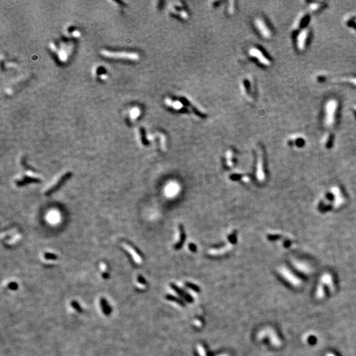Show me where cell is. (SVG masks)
Instances as JSON below:
<instances>
[{
  "mask_svg": "<svg viewBox=\"0 0 356 356\" xmlns=\"http://www.w3.org/2000/svg\"><path fill=\"white\" fill-rule=\"evenodd\" d=\"M338 101L335 98L328 100L324 107V125L327 128L334 127L336 120V115L338 110Z\"/></svg>",
  "mask_w": 356,
  "mask_h": 356,
  "instance_id": "obj_1",
  "label": "cell"
},
{
  "mask_svg": "<svg viewBox=\"0 0 356 356\" xmlns=\"http://www.w3.org/2000/svg\"><path fill=\"white\" fill-rule=\"evenodd\" d=\"M101 54L106 58L124 59L131 61H137L140 58L138 54L135 52H127V51H113L104 50L101 51Z\"/></svg>",
  "mask_w": 356,
  "mask_h": 356,
  "instance_id": "obj_2",
  "label": "cell"
},
{
  "mask_svg": "<svg viewBox=\"0 0 356 356\" xmlns=\"http://www.w3.org/2000/svg\"><path fill=\"white\" fill-rule=\"evenodd\" d=\"M279 271L281 276L293 286L299 287L301 285V280L291 270L287 268V267H281Z\"/></svg>",
  "mask_w": 356,
  "mask_h": 356,
  "instance_id": "obj_3",
  "label": "cell"
},
{
  "mask_svg": "<svg viewBox=\"0 0 356 356\" xmlns=\"http://www.w3.org/2000/svg\"><path fill=\"white\" fill-rule=\"evenodd\" d=\"M309 36V30L307 28H303L298 32L296 36V44L297 49L299 51H303L305 50Z\"/></svg>",
  "mask_w": 356,
  "mask_h": 356,
  "instance_id": "obj_4",
  "label": "cell"
},
{
  "mask_svg": "<svg viewBox=\"0 0 356 356\" xmlns=\"http://www.w3.org/2000/svg\"><path fill=\"white\" fill-rule=\"evenodd\" d=\"M255 25L259 34L265 39H270L271 38L272 32L263 18L259 17L256 18L255 20Z\"/></svg>",
  "mask_w": 356,
  "mask_h": 356,
  "instance_id": "obj_5",
  "label": "cell"
},
{
  "mask_svg": "<svg viewBox=\"0 0 356 356\" xmlns=\"http://www.w3.org/2000/svg\"><path fill=\"white\" fill-rule=\"evenodd\" d=\"M249 54L252 58H255L257 59L258 62L262 64L264 66L269 67L271 65L270 60L268 59V58L263 54L260 49L257 48H252L249 50Z\"/></svg>",
  "mask_w": 356,
  "mask_h": 356,
  "instance_id": "obj_6",
  "label": "cell"
},
{
  "mask_svg": "<svg viewBox=\"0 0 356 356\" xmlns=\"http://www.w3.org/2000/svg\"><path fill=\"white\" fill-rule=\"evenodd\" d=\"M263 156L261 151L258 152V159H257V177L258 180L262 181L265 179V174L263 166Z\"/></svg>",
  "mask_w": 356,
  "mask_h": 356,
  "instance_id": "obj_7",
  "label": "cell"
},
{
  "mask_svg": "<svg viewBox=\"0 0 356 356\" xmlns=\"http://www.w3.org/2000/svg\"><path fill=\"white\" fill-rule=\"evenodd\" d=\"M332 193L334 194V207L335 208H338L340 206L344 204V198L342 195L340 189L337 187H334L331 190Z\"/></svg>",
  "mask_w": 356,
  "mask_h": 356,
  "instance_id": "obj_8",
  "label": "cell"
},
{
  "mask_svg": "<svg viewBox=\"0 0 356 356\" xmlns=\"http://www.w3.org/2000/svg\"><path fill=\"white\" fill-rule=\"evenodd\" d=\"M292 263L295 268L297 269V270L301 272V273L303 274H310L311 273V269L310 266L305 263V262L294 260L292 261Z\"/></svg>",
  "mask_w": 356,
  "mask_h": 356,
  "instance_id": "obj_9",
  "label": "cell"
},
{
  "mask_svg": "<svg viewBox=\"0 0 356 356\" xmlns=\"http://www.w3.org/2000/svg\"><path fill=\"white\" fill-rule=\"evenodd\" d=\"M320 282L324 285L325 286H327L330 290H334V284L333 278H332V276L330 274L325 273L323 274L321 277Z\"/></svg>",
  "mask_w": 356,
  "mask_h": 356,
  "instance_id": "obj_10",
  "label": "cell"
},
{
  "mask_svg": "<svg viewBox=\"0 0 356 356\" xmlns=\"http://www.w3.org/2000/svg\"><path fill=\"white\" fill-rule=\"evenodd\" d=\"M71 176V174L70 172H68V173H67V174H65L64 176H63L62 177L60 178V180H59V181H58L53 187H51V188H50L48 191H47L46 194L49 195L52 193H54V192L57 190L59 187L62 186V184H64V182L66 181L67 179H69Z\"/></svg>",
  "mask_w": 356,
  "mask_h": 356,
  "instance_id": "obj_11",
  "label": "cell"
},
{
  "mask_svg": "<svg viewBox=\"0 0 356 356\" xmlns=\"http://www.w3.org/2000/svg\"><path fill=\"white\" fill-rule=\"evenodd\" d=\"M165 104L168 107H170L172 109H174L175 110H180L183 108V107H184V105H183L181 102L179 100H172L169 98H166L165 99Z\"/></svg>",
  "mask_w": 356,
  "mask_h": 356,
  "instance_id": "obj_12",
  "label": "cell"
},
{
  "mask_svg": "<svg viewBox=\"0 0 356 356\" xmlns=\"http://www.w3.org/2000/svg\"><path fill=\"white\" fill-rule=\"evenodd\" d=\"M305 17H306L305 14H304L303 13H300L297 17V18H296V20H295V21L293 22V25L292 26V28L294 30H297L300 27L301 24L303 22V21L304 20V18H305Z\"/></svg>",
  "mask_w": 356,
  "mask_h": 356,
  "instance_id": "obj_13",
  "label": "cell"
},
{
  "mask_svg": "<svg viewBox=\"0 0 356 356\" xmlns=\"http://www.w3.org/2000/svg\"><path fill=\"white\" fill-rule=\"evenodd\" d=\"M325 293H326L325 286L320 282L316 289V293H315L316 297L318 299H322L325 297Z\"/></svg>",
  "mask_w": 356,
  "mask_h": 356,
  "instance_id": "obj_14",
  "label": "cell"
},
{
  "mask_svg": "<svg viewBox=\"0 0 356 356\" xmlns=\"http://www.w3.org/2000/svg\"><path fill=\"white\" fill-rule=\"evenodd\" d=\"M177 239H176V247H177L181 245V244L182 243L183 240H184V233H183V230L181 227L179 228L178 229V233H177Z\"/></svg>",
  "mask_w": 356,
  "mask_h": 356,
  "instance_id": "obj_15",
  "label": "cell"
},
{
  "mask_svg": "<svg viewBox=\"0 0 356 356\" xmlns=\"http://www.w3.org/2000/svg\"><path fill=\"white\" fill-rule=\"evenodd\" d=\"M140 112L141 111H140V110L139 107H133V108L131 110V112H130L131 118L132 119H137L140 114Z\"/></svg>",
  "mask_w": 356,
  "mask_h": 356,
  "instance_id": "obj_16",
  "label": "cell"
},
{
  "mask_svg": "<svg viewBox=\"0 0 356 356\" xmlns=\"http://www.w3.org/2000/svg\"><path fill=\"white\" fill-rule=\"evenodd\" d=\"M168 189H170L169 191H166V193L168 191V193H166L168 195V196H173L174 195H176L177 192H178V189H179V187H178L177 185H173L172 186H168Z\"/></svg>",
  "mask_w": 356,
  "mask_h": 356,
  "instance_id": "obj_17",
  "label": "cell"
},
{
  "mask_svg": "<svg viewBox=\"0 0 356 356\" xmlns=\"http://www.w3.org/2000/svg\"><path fill=\"white\" fill-rule=\"evenodd\" d=\"M322 7V5L318 2H312L309 5V9L311 11H317L318 9H320Z\"/></svg>",
  "mask_w": 356,
  "mask_h": 356,
  "instance_id": "obj_18",
  "label": "cell"
},
{
  "mask_svg": "<svg viewBox=\"0 0 356 356\" xmlns=\"http://www.w3.org/2000/svg\"><path fill=\"white\" fill-rule=\"evenodd\" d=\"M232 158H233V152L231 150H229L227 152V164L228 166H233V162L232 161Z\"/></svg>",
  "mask_w": 356,
  "mask_h": 356,
  "instance_id": "obj_19",
  "label": "cell"
},
{
  "mask_svg": "<svg viewBox=\"0 0 356 356\" xmlns=\"http://www.w3.org/2000/svg\"><path fill=\"white\" fill-rule=\"evenodd\" d=\"M126 248H127V249L129 250V251L131 253H133V256L135 258V259L137 261H140V257L139 256L137 255V253H136V252L134 251V249H133V247H131L128 245H126Z\"/></svg>",
  "mask_w": 356,
  "mask_h": 356,
  "instance_id": "obj_20",
  "label": "cell"
},
{
  "mask_svg": "<svg viewBox=\"0 0 356 356\" xmlns=\"http://www.w3.org/2000/svg\"><path fill=\"white\" fill-rule=\"evenodd\" d=\"M344 81H346L348 83H350L351 84H352L353 85L356 86V77H347V78H345L344 79Z\"/></svg>",
  "mask_w": 356,
  "mask_h": 356,
  "instance_id": "obj_21",
  "label": "cell"
},
{
  "mask_svg": "<svg viewBox=\"0 0 356 356\" xmlns=\"http://www.w3.org/2000/svg\"><path fill=\"white\" fill-rule=\"evenodd\" d=\"M234 2H230V5H229V9H228V11L229 13H233L234 11Z\"/></svg>",
  "mask_w": 356,
  "mask_h": 356,
  "instance_id": "obj_22",
  "label": "cell"
},
{
  "mask_svg": "<svg viewBox=\"0 0 356 356\" xmlns=\"http://www.w3.org/2000/svg\"><path fill=\"white\" fill-rule=\"evenodd\" d=\"M74 35L76 36H79V35H80V34H79V32L78 31H75L74 32Z\"/></svg>",
  "mask_w": 356,
  "mask_h": 356,
  "instance_id": "obj_23",
  "label": "cell"
},
{
  "mask_svg": "<svg viewBox=\"0 0 356 356\" xmlns=\"http://www.w3.org/2000/svg\"><path fill=\"white\" fill-rule=\"evenodd\" d=\"M326 356H336V355L335 354H332V353H329V354H326Z\"/></svg>",
  "mask_w": 356,
  "mask_h": 356,
  "instance_id": "obj_24",
  "label": "cell"
},
{
  "mask_svg": "<svg viewBox=\"0 0 356 356\" xmlns=\"http://www.w3.org/2000/svg\"><path fill=\"white\" fill-rule=\"evenodd\" d=\"M354 107V110H355V111L356 112V105H355Z\"/></svg>",
  "mask_w": 356,
  "mask_h": 356,
  "instance_id": "obj_25",
  "label": "cell"
}]
</instances>
